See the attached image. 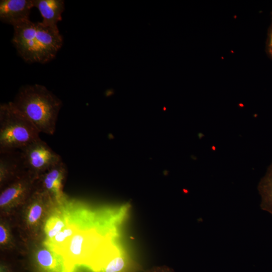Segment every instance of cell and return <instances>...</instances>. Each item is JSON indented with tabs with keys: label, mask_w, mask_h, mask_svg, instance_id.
<instances>
[{
	"label": "cell",
	"mask_w": 272,
	"mask_h": 272,
	"mask_svg": "<svg viewBox=\"0 0 272 272\" xmlns=\"http://www.w3.org/2000/svg\"><path fill=\"white\" fill-rule=\"evenodd\" d=\"M68 223V219L64 213L57 211L50 214L47 218L43 227L45 235V240L54 238L66 227Z\"/></svg>",
	"instance_id": "13"
},
{
	"label": "cell",
	"mask_w": 272,
	"mask_h": 272,
	"mask_svg": "<svg viewBox=\"0 0 272 272\" xmlns=\"http://www.w3.org/2000/svg\"><path fill=\"white\" fill-rule=\"evenodd\" d=\"M39 133L12 101L0 105V153L20 150L40 139Z\"/></svg>",
	"instance_id": "3"
},
{
	"label": "cell",
	"mask_w": 272,
	"mask_h": 272,
	"mask_svg": "<svg viewBox=\"0 0 272 272\" xmlns=\"http://www.w3.org/2000/svg\"><path fill=\"white\" fill-rule=\"evenodd\" d=\"M258 190L261 196V208L272 215V162L260 180Z\"/></svg>",
	"instance_id": "14"
},
{
	"label": "cell",
	"mask_w": 272,
	"mask_h": 272,
	"mask_svg": "<svg viewBox=\"0 0 272 272\" xmlns=\"http://www.w3.org/2000/svg\"><path fill=\"white\" fill-rule=\"evenodd\" d=\"M20 151L27 171L37 178L62 160L61 156L41 138Z\"/></svg>",
	"instance_id": "4"
},
{
	"label": "cell",
	"mask_w": 272,
	"mask_h": 272,
	"mask_svg": "<svg viewBox=\"0 0 272 272\" xmlns=\"http://www.w3.org/2000/svg\"><path fill=\"white\" fill-rule=\"evenodd\" d=\"M266 52L268 57L272 59V22L268 30Z\"/></svg>",
	"instance_id": "17"
},
{
	"label": "cell",
	"mask_w": 272,
	"mask_h": 272,
	"mask_svg": "<svg viewBox=\"0 0 272 272\" xmlns=\"http://www.w3.org/2000/svg\"><path fill=\"white\" fill-rule=\"evenodd\" d=\"M132 261L119 246L104 260L96 272H132Z\"/></svg>",
	"instance_id": "12"
},
{
	"label": "cell",
	"mask_w": 272,
	"mask_h": 272,
	"mask_svg": "<svg viewBox=\"0 0 272 272\" xmlns=\"http://www.w3.org/2000/svg\"><path fill=\"white\" fill-rule=\"evenodd\" d=\"M32 261L36 272L66 271L61 256L44 245L35 251Z\"/></svg>",
	"instance_id": "10"
},
{
	"label": "cell",
	"mask_w": 272,
	"mask_h": 272,
	"mask_svg": "<svg viewBox=\"0 0 272 272\" xmlns=\"http://www.w3.org/2000/svg\"><path fill=\"white\" fill-rule=\"evenodd\" d=\"M11 237L10 230L7 226L4 223L0 224V245L2 247H6L10 245Z\"/></svg>",
	"instance_id": "16"
},
{
	"label": "cell",
	"mask_w": 272,
	"mask_h": 272,
	"mask_svg": "<svg viewBox=\"0 0 272 272\" xmlns=\"http://www.w3.org/2000/svg\"><path fill=\"white\" fill-rule=\"evenodd\" d=\"M34 7L39 11L43 20L42 22L50 27L58 29L57 23L62 19L64 10L62 0H32Z\"/></svg>",
	"instance_id": "11"
},
{
	"label": "cell",
	"mask_w": 272,
	"mask_h": 272,
	"mask_svg": "<svg viewBox=\"0 0 272 272\" xmlns=\"http://www.w3.org/2000/svg\"><path fill=\"white\" fill-rule=\"evenodd\" d=\"M12 43L26 62L44 63L54 58L62 45L58 29L26 20L14 26Z\"/></svg>",
	"instance_id": "1"
},
{
	"label": "cell",
	"mask_w": 272,
	"mask_h": 272,
	"mask_svg": "<svg viewBox=\"0 0 272 272\" xmlns=\"http://www.w3.org/2000/svg\"><path fill=\"white\" fill-rule=\"evenodd\" d=\"M12 102L40 133L54 134L62 103L45 86L38 84L23 86Z\"/></svg>",
	"instance_id": "2"
},
{
	"label": "cell",
	"mask_w": 272,
	"mask_h": 272,
	"mask_svg": "<svg viewBox=\"0 0 272 272\" xmlns=\"http://www.w3.org/2000/svg\"><path fill=\"white\" fill-rule=\"evenodd\" d=\"M28 172L20 150L0 153L1 188H4Z\"/></svg>",
	"instance_id": "8"
},
{
	"label": "cell",
	"mask_w": 272,
	"mask_h": 272,
	"mask_svg": "<svg viewBox=\"0 0 272 272\" xmlns=\"http://www.w3.org/2000/svg\"><path fill=\"white\" fill-rule=\"evenodd\" d=\"M145 272H174V271L167 266H157L147 269Z\"/></svg>",
	"instance_id": "18"
},
{
	"label": "cell",
	"mask_w": 272,
	"mask_h": 272,
	"mask_svg": "<svg viewBox=\"0 0 272 272\" xmlns=\"http://www.w3.org/2000/svg\"><path fill=\"white\" fill-rule=\"evenodd\" d=\"M37 179L28 172L3 188L0 194L1 210L8 211L25 204L35 189Z\"/></svg>",
	"instance_id": "6"
},
{
	"label": "cell",
	"mask_w": 272,
	"mask_h": 272,
	"mask_svg": "<svg viewBox=\"0 0 272 272\" xmlns=\"http://www.w3.org/2000/svg\"><path fill=\"white\" fill-rule=\"evenodd\" d=\"M52 198L44 191L36 187L26 201L24 213L23 221L26 228L35 234L43 227L48 217L47 213Z\"/></svg>",
	"instance_id": "5"
},
{
	"label": "cell",
	"mask_w": 272,
	"mask_h": 272,
	"mask_svg": "<svg viewBox=\"0 0 272 272\" xmlns=\"http://www.w3.org/2000/svg\"><path fill=\"white\" fill-rule=\"evenodd\" d=\"M65 272H66V271H65ZM71 272H74V271H71Z\"/></svg>",
	"instance_id": "19"
},
{
	"label": "cell",
	"mask_w": 272,
	"mask_h": 272,
	"mask_svg": "<svg viewBox=\"0 0 272 272\" xmlns=\"http://www.w3.org/2000/svg\"><path fill=\"white\" fill-rule=\"evenodd\" d=\"M68 219V218H67ZM66 227L59 232L54 238L44 240L43 245L57 253L66 244L70 238L77 232L80 226L76 223L71 222Z\"/></svg>",
	"instance_id": "15"
},
{
	"label": "cell",
	"mask_w": 272,
	"mask_h": 272,
	"mask_svg": "<svg viewBox=\"0 0 272 272\" xmlns=\"http://www.w3.org/2000/svg\"><path fill=\"white\" fill-rule=\"evenodd\" d=\"M33 7L32 0H1L0 19L14 27L29 20V16Z\"/></svg>",
	"instance_id": "9"
},
{
	"label": "cell",
	"mask_w": 272,
	"mask_h": 272,
	"mask_svg": "<svg viewBox=\"0 0 272 272\" xmlns=\"http://www.w3.org/2000/svg\"><path fill=\"white\" fill-rule=\"evenodd\" d=\"M66 173V164L62 160L38 177L37 186L46 192L52 199L61 203L63 182Z\"/></svg>",
	"instance_id": "7"
}]
</instances>
